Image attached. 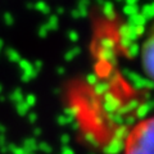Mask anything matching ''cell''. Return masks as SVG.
<instances>
[{
    "label": "cell",
    "mask_w": 154,
    "mask_h": 154,
    "mask_svg": "<svg viewBox=\"0 0 154 154\" xmlns=\"http://www.w3.org/2000/svg\"><path fill=\"white\" fill-rule=\"evenodd\" d=\"M153 118L140 119L128 131L123 144V154H153Z\"/></svg>",
    "instance_id": "6da1fadb"
}]
</instances>
